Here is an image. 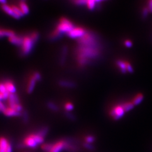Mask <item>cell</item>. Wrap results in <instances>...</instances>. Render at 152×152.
Instances as JSON below:
<instances>
[{
	"label": "cell",
	"mask_w": 152,
	"mask_h": 152,
	"mask_svg": "<svg viewBox=\"0 0 152 152\" xmlns=\"http://www.w3.org/2000/svg\"><path fill=\"white\" fill-rule=\"evenodd\" d=\"M102 55V50L88 46H79L77 49V58H85L88 60H97Z\"/></svg>",
	"instance_id": "cell-1"
},
{
	"label": "cell",
	"mask_w": 152,
	"mask_h": 152,
	"mask_svg": "<svg viewBox=\"0 0 152 152\" xmlns=\"http://www.w3.org/2000/svg\"><path fill=\"white\" fill-rule=\"evenodd\" d=\"M80 46H88L97 49H103V45L100 38L96 33L87 31L86 34L82 38L78 39Z\"/></svg>",
	"instance_id": "cell-2"
},
{
	"label": "cell",
	"mask_w": 152,
	"mask_h": 152,
	"mask_svg": "<svg viewBox=\"0 0 152 152\" xmlns=\"http://www.w3.org/2000/svg\"><path fill=\"white\" fill-rule=\"evenodd\" d=\"M75 27L73 23L69 19L65 18H61L56 27V30L53 33L51 37L54 38L59 37L63 34H68Z\"/></svg>",
	"instance_id": "cell-3"
},
{
	"label": "cell",
	"mask_w": 152,
	"mask_h": 152,
	"mask_svg": "<svg viewBox=\"0 0 152 152\" xmlns=\"http://www.w3.org/2000/svg\"><path fill=\"white\" fill-rule=\"evenodd\" d=\"M34 43L35 42L31 37V36L24 37L21 46L22 54L24 55L29 54L32 51Z\"/></svg>",
	"instance_id": "cell-4"
},
{
	"label": "cell",
	"mask_w": 152,
	"mask_h": 152,
	"mask_svg": "<svg viewBox=\"0 0 152 152\" xmlns=\"http://www.w3.org/2000/svg\"><path fill=\"white\" fill-rule=\"evenodd\" d=\"M87 30L83 28L77 27L74 28L71 32L67 34L68 36L73 39H80L83 37L87 33Z\"/></svg>",
	"instance_id": "cell-5"
},
{
	"label": "cell",
	"mask_w": 152,
	"mask_h": 152,
	"mask_svg": "<svg viewBox=\"0 0 152 152\" xmlns=\"http://www.w3.org/2000/svg\"><path fill=\"white\" fill-rule=\"evenodd\" d=\"M125 112L122 105H118L112 109L110 112V115L114 120H120L125 114Z\"/></svg>",
	"instance_id": "cell-6"
},
{
	"label": "cell",
	"mask_w": 152,
	"mask_h": 152,
	"mask_svg": "<svg viewBox=\"0 0 152 152\" xmlns=\"http://www.w3.org/2000/svg\"><path fill=\"white\" fill-rule=\"evenodd\" d=\"M23 143L24 147L30 148H36L38 145V144L34 139L31 134L24 138Z\"/></svg>",
	"instance_id": "cell-7"
},
{
	"label": "cell",
	"mask_w": 152,
	"mask_h": 152,
	"mask_svg": "<svg viewBox=\"0 0 152 152\" xmlns=\"http://www.w3.org/2000/svg\"><path fill=\"white\" fill-rule=\"evenodd\" d=\"M65 139L57 141L53 144L51 150L50 152H61L65 151Z\"/></svg>",
	"instance_id": "cell-8"
},
{
	"label": "cell",
	"mask_w": 152,
	"mask_h": 152,
	"mask_svg": "<svg viewBox=\"0 0 152 152\" xmlns=\"http://www.w3.org/2000/svg\"><path fill=\"white\" fill-rule=\"evenodd\" d=\"M1 8H2V10L6 12L7 14H8L9 15L12 16V18L16 19H20V18L16 15L15 12L14 11L12 6L8 5L7 4H4V5H2Z\"/></svg>",
	"instance_id": "cell-9"
},
{
	"label": "cell",
	"mask_w": 152,
	"mask_h": 152,
	"mask_svg": "<svg viewBox=\"0 0 152 152\" xmlns=\"http://www.w3.org/2000/svg\"><path fill=\"white\" fill-rule=\"evenodd\" d=\"M8 105L9 107H11L16 104L20 103V99L19 96L15 94H10L7 99Z\"/></svg>",
	"instance_id": "cell-10"
},
{
	"label": "cell",
	"mask_w": 152,
	"mask_h": 152,
	"mask_svg": "<svg viewBox=\"0 0 152 152\" xmlns=\"http://www.w3.org/2000/svg\"><path fill=\"white\" fill-rule=\"evenodd\" d=\"M3 114L7 117H19L22 115V113L19 112L12 108L7 107Z\"/></svg>",
	"instance_id": "cell-11"
},
{
	"label": "cell",
	"mask_w": 152,
	"mask_h": 152,
	"mask_svg": "<svg viewBox=\"0 0 152 152\" xmlns=\"http://www.w3.org/2000/svg\"><path fill=\"white\" fill-rule=\"evenodd\" d=\"M36 80L34 77L32 76L30 77L29 79L27 87V92L28 94H31L33 91L36 85Z\"/></svg>",
	"instance_id": "cell-12"
},
{
	"label": "cell",
	"mask_w": 152,
	"mask_h": 152,
	"mask_svg": "<svg viewBox=\"0 0 152 152\" xmlns=\"http://www.w3.org/2000/svg\"><path fill=\"white\" fill-rule=\"evenodd\" d=\"M115 64L122 73L126 74L127 73L126 69V61L118 59L115 61Z\"/></svg>",
	"instance_id": "cell-13"
},
{
	"label": "cell",
	"mask_w": 152,
	"mask_h": 152,
	"mask_svg": "<svg viewBox=\"0 0 152 152\" xmlns=\"http://www.w3.org/2000/svg\"><path fill=\"white\" fill-rule=\"evenodd\" d=\"M10 142L5 137H0V152H5Z\"/></svg>",
	"instance_id": "cell-14"
},
{
	"label": "cell",
	"mask_w": 152,
	"mask_h": 152,
	"mask_svg": "<svg viewBox=\"0 0 152 152\" xmlns=\"http://www.w3.org/2000/svg\"><path fill=\"white\" fill-rule=\"evenodd\" d=\"M4 84L7 92H9L10 94H15L16 91V87L12 82L10 80H7L5 82Z\"/></svg>",
	"instance_id": "cell-15"
},
{
	"label": "cell",
	"mask_w": 152,
	"mask_h": 152,
	"mask_svg": "<svg viewBox=\"0 0 152 152\" xmlns=\"http://www.w3.org/2000/svg\"><path fill=\"white\" fill-rule=\"evenodd\" d=\"M9 39L11 44L16 46H21L23 43V37L15 35L10 38H9Z\"/></svg>",
	"instance_id": "cell-16"
},
{
	"label": "cell",
	"mask_w": 152,
	"mask_h": 152,
	"mask_svg": "<svg viewBox=\"0 0 152 152\" xmlns=\"http://www.w3.org/2000/svg\"><path fill=\"white\" fill-rule=\"evenodd\" d=\"M59 85L61 87L69 88H73L76 87V83L75 82L67 80H61L59 82Z\"/></svg>",
	"instance_id": "cell-17"
},
{
	"label": "cell",
	"mask_w": 152,
	"mask_h": 152,
	"mask_svg": "<svg viewBox=\"0 0 152 152\" xmlns=\"http://www.w3.org/2000/svg\"><path fill=\"white\" fill-rule=\"evenodd\" d=\"M19 7L20 9V10H22L23 13L24 14V15H27L29 13V7L25 2L20 1L19 3Z\"/></svg>",
	"instance_id": "cell-18"
},
{
	"label": "cell",
	"mask_w": 152,
	"mask_h": 152,
	"mask_svg": "<svg viewBox=\"0 0 152 152\" xmlns=\"http://www.w3.org/2000/svg\"><path fill=\"white\" fill-rule=\"evenodd\" d=\"M15 35V33L11 30L9 29H1V36L2 37H6L8 38H10L11 37Z\"/></svg>",
	"instance_id": "cell-19"
},
{
	"label": "cell",
	"mask_w": 152,
	"mask_h": 152,
	"mask_svg": "<svg viewBox=\"0 0 152 152\" xmlns=\"http://www.w3.org/2000/svg\"><path fill=\"white\" fill-rule=\"evenodd\" d=\"M144 99V95L142 94H138L132 101V103L134 105H137L141 103Z\"/></svg>",
	"instance_id": "cell-20"
},
{
	"label": "cell",
	"mask_w": 152,
	"mask_h": 152,
	"mask_svg": "<svg viewBox=\"0 0 152 152\" xmlns=\"http://www.w3.org/2000/svg\"><path fill=\"white\" fill-rule=\"evenodd\" d=\"M48 108L50 109L51 110L53 111V112H58L59 111V107L56 104H55L54 102H48L46 104Z\"/></svg>",
	"instance_id": "cell-21"
},
{
	"label": "cell",
	"mask_w": 152,
	"mask_h": 152,
	"mask_svg": "<svg viewBox=\"0 0 152 152\" xmlns=\"http://www.w3.org/2000/svg\"><path fill=\"white\" fill-rule=\"evenodd\" d=\"M134 106L135 105L132 103V102H127L122 104V107L124 109L125 112L131 110L132 109L134 108Z\"/></svg>",
	"instance_id": "cell-22"
},
{
	"label": "cell",
	"mask_w": 152,
	"mask_h": 152,
	"mask_svg": "<svg viewBox=\"0 0 152 152\" xmlns=\"http://www.w3.org/2000/svg\"><path fill=\"white\" fill-rule=\"evenodd\" d=\"M31 135L33 136V137L34 138V139L37 142V143L38 144V145L44 144V137H43L42 136H40L39 135H38V134H37V133L32 134Z\"/></svg>",
	"instance_id": "cell-23"
},
{
	"label": "cell",
	"mask_w": 152,
	"mask_h": 152,
	"mask_svg": "<svg viewBox=\"0 0 152 152\" xmlns=\"http://www.w3.org/2000/svg\"><path fill=\"white\" fill-rule=\"evenodd\" d=\"M87 6L90 10H94L96 7V2L95 0H87Z\"/></svg>",
	"instance_id": "cell-24"
},
{
	"label": "cell",
	"mask_w": 152,
	"mask_h": 152,
	"mask_svg": "<svg viewBox=\"0 0 152 152\" xmlns=\"http://www.w3.org/2000/svg\"><path fill=\"white\" fill-rule=\"evenodd\" d=\"M49 130V128L48 127H44L41 128V129H39L38 132H37V134H38V135H39L40 136L45 137L48 134Z\"/></svg>",
	"instance_id": "cell-25"
},
{
	"label": "cell",
	"mask_w": 152,
	"mask_h": 152,
	"mask_svg": "<svg viewBox=\"0 0 152 152\" xmlns=\"http://www.w3.org/2000/svg\"><path fill=\"white\" fill-rule=\"evenodd\" d=\"M53 144L51 143H45L41 145V148L45 152H50L51 150Z\"/></svg>",
	"instance_id": "cell-26"
},
{
	"label": "cell",
	"mask_w": 152,
	"mask_h": 152,
	"mask_svg": "<svg viewBox=\"0 0 152 152\" xmlns=\"http://www.w3.org/2000/svg\"><path fill=\"white\" fill-rule=\"evenodd\" d=\"M12 7L14 11L15 12V14H16V15L19 16L20 18L24 15V14L23 13L22 10H20V9L19 8V7H18V6H16L14 5L12 6Z\"/></svg>",
	"instance_id": "cell-27"
},
{
	"label": "cell",
	"mask_w": 152,
	"mask_h": 152,
	"mask_svg": "<svg viewBox=\"0 0 152 152\" xmlns=\"http://www.w3.org/2000/svg\"><path fill=\"white\" fill-rule=\"evenodd\" d=\"M150 13V11L149 10L147 6L145 7H144L142 9V10H141V17L142 19H145L147 18L148 16L149 15V14Z\"/></svg>",
	"instance_id": "cell-28"
},
{
	"label": "cell",
	"mask_w": 152,
	"mask_h": 152,
	"mask_svg": "<svg viewBox=\"0 0 152 152\" xmlns=\"http://www.w3.org/2000/svg\"><path fill=\"white\" fill-rule=\"evenodd\" d=\"M22 120L24 123H27L29 121V115L27 110H23L22 112Z\"/></svg>",
	"instance_id": "cell-29"
},
{
	"label": "cell",
	"mask_w": 152,
	"mask_h": 152,
	"mask_svg": "<svg viewBox=\"0 0 152 152\" xmlns=\"http://www.w3.org/2000/svg\"><path fill=\"white\" fill-rule=\"evenodd\" d=\"M64 108H65L66 112H70L74 109V105H73V104L69 103V102H68V103L65 104Z\"/></svg>",
	"instance_id": "cell-30"
},
{
	"label": "cell",
	"mask_w": 152,
	"mask_h": 152,
	"mask_svg": "<svg viewBox=\"0 0 152 152\" xmlns=\"http://www.w3.org/2000/svg\"><path fill=\"white\" fill-rule=\"evenodd\" d=\"M83 147H84L85 149H87L90 151H94L95 149V147H94L92 144H89L86 142L83 143Z\"/></svg>",
	"instance_id": "cell-31"
},
{
	"label": "cell",
	"mask_w": 152,
	"mask_h": 152,
	"mask_svg": "<svg viewBox=\"0 0 152 152\" xmlns=\"http://www.w3.org/2000/svg\"><path fill=\"white\" fill-rule=\"evenodd\" d=\"M96 137L93 135H88L85 137V142L89 144H92L95 140Z\"/></svg>",
	"instance_id": "cell-32"
},
{
	"label": "cell",
	"mask_w": 152,
	"mask_h": 152,
	"mask_svg": "<svg viewBox=\"0 0 152 152\" xmlns=\"http://www.w3.org/2000/svg\"><path fill=\"white\" fill-rule=\"evenodd\" d=\"M65 115L67 118H68L69 120H71L72 121H75L76 120V116L69 112H65Z\"/></svg>",
	"instance_id": "cell-33"
},
{
	"label": "cell",
	"mask_w": 152,
	"mask_h": 152,
	"mask_svg": "<svg viewBox=\"0 0 152 152\" xmlns=\"http://www.w3.org/2000/svg\"><path fill=\"white\" fill-rule=\"evenodd\" d=\"M10 94L9 92H6L4 93V94H2V93L0 92V101L7 100L9 97Z\"/></svg>",
	"instance_id": "cell-34"
},
{
	"label": "cell",
	"mask_w": 152,
	"mask_h": 152,
	"mask_svg": "<svg viewBox=\"0 0 152 152\" xmlns=\"http://www.w3.org/2000/svg\"><path fill=\"white\" fill-rule=\"evenodd\" d=\"M126 69H127V72L129 73H132L134 72V69L132 65L128 61H126Z\"/></svg>",
	"instance_id": "cell-35"
},
{
	"label": "cell",
	"mask_w": 152,
	"mask_h": 152,
	"mask_svg": "<svg viewBox=\"0 0 152 152\" xmlns=\"http://www.w3.org/2000/svg\"><path fill=\"white\" fill-rule=\"evenodd\" d=\"M124 44L125 46H126L127 48H130L133 46L132 42L130 39H126V40H125Z\"/></svg>",
	"instance_id": "cell-36"
},
{
	"label": "cell",
	"mask_w": 152,
	"mask_h": 152,
	"mask_svg": "<svg viewBox=\"0 0 152 152\" xmlns=\"http://www.w3.org/2000/svg\"><path fill=\"white\" fill-rule=\"evenodd\" d=\"M33 76L34 77V78L37 81H40L41 80V79H42V77H41V74L39 72H34L33 74Z\"/></svg>",
	"instance_id": "cell-37"
},
{
	"label": "cell",
	"mask_w": 152,
	"mask_h": 152,
	"mask_svg": "<svg viewBox=\"0 0 152 152\" xmlns=\"http://www.w3.org/2000/svg\"><path fill=\"white\" fill-rule=\"evenodd\" d=\"M30 36H31V37H32V38L34 40V41L35 42L37 41L38 38H39V34H38V33H32Z\"/></svg>",
	"instance_id": "cell-38"
},
{
	"label": "cell",
	"mask_w": 152,
	"mask_h": 152,
	"mask_svg": "<svg viewBox=\"0 0 152 152\" xmlns=\"http://www.w3.org/2000/svg\"><path fill=\"white\" fill-rule=\"evenodd\" d=\"M7 92V90L6 88L5 85L3 83H0V92L4 94L5 92Z\"/></svg>",
	"instance_id": "cell-39"
},
{
	"label": "cell",
	"mask_w": 152,
	"mask_h": 152,
	"mask_svg": "<svg viewBox=\"0 0 152 152\" xmlns=\"http://www.w3.org/2000/svg\"><path fill=\"white\" fill-rule=\"evenodd\" d=\"M7 107H6L5 103L2 101H0V112H4L5 110L7 108Z\"/></svg>",
	"instance_id": "cell-40"
},
{
	"label": "cell",
	"mask_w": 152,
	"mask_h": 152,
	"mask_svg": "<svg viewBox=\"0 0 152 152\" xmlns=\"http://www.w3.org/2000/svg\"><path fill=\"white\" fill-rule=\"evenodd\" d=\"M147 7L151 13H152V0H148L147 2Z\"/></svg>",
	"instance_id": "cell-41"
},
{
	"label": "cell",
	"mask_w": 152,
	"mask_h": 152,
	"mask_svg": "<svg viewBox=\"0 0 152 152\" xmlns=\"http://www.w3.org/2000/svg\"><path fill=\"white\" fill-rule=\"evenodd\" d=\"M5 152H12V147L11 143L9 144V145L7 148V149H6Z\"/></svg>",
	"instance_id": "cell-42"
},
{
	"label": "cell",
	"mask_w": 152,
	"mask_h": 152,
	"mask_svg": "<svg viewBox=\"0 0 152 152\" xmlns=\"http://www.w3.org/2000/svg\"><path fill=\"white\" fill-rule=\"evenodd\" d=\"M96 2V4H100L102 2H103V1H108V0H95Z\"/></svg>",
	"instance_id": "cell-43"
},
{
	"label": "cell",
	"mask_w": 152,
	"mask_h": 152,
	"mask_svg": "<svg viewBox=\"0 0 152 152\" xmlns=\"http://www.w3.org/2000/svg\"><path fill=\"white\" fill-rule=\"evenodd\" d=\"M0 3L2 4V5L6 4V0H0Z\"/></svg>",
	"instance_id": "cell-44"
},
{
	"label": "cell",
	"mask_w": 152,
	"mask_h": 152,
	"mask_svg": "<svg viewBox=\"0 0 152 152\" xmlns=\"http://www.w3.org/2000/svg\"><path fill=\"white\" fill-rule=\"evenodd\" d=\"M0 37H2V36H1V29H0Z\"/></svg>",
	"instance_id": "cell-45"
},
{
	"label": "cell",
	"mask_w": 152,
	"mask_h": 152,
	"mask_svg": "<svg viewBox=\"0 0 152 152\" xmlns=\"http://www.w3.org/2000/svg\"><path fill=\"white\" fill-rule=\"evenodd\" d=\"M21 1H23V2H25V0H21Z\"/></svg>",
	"instance_id": "cell-46"
},
{
	"label": "cell",
	"mask_w": 152,
	"mask_h": 152,
	"mask_svg": "<svg viewBox=\"0 0 152 152\" xmlns=\"http://www.w3.org/2000/svg\"></svg>",
	"instance_id": "cell-47"
}]
</instances>
